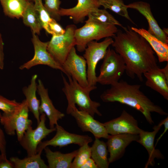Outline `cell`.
<instances>
[{
	"label": "cell",
	"instance_id": "6da1fadb",
	"mask_svg": "<svg viewBox=\"0 0 168 168\" xmlns=\"http://www.w3.org/2000/svg\"><path fill=\"white\" fill-rule=\"evenodd\" d=\"M123 30H118L111 45L124 61L127 75L132 78L136 76L142 82L144 73L158 67L155 53L147 41L131 27Z\"/></svg>",
	"mask_w": 168,
	"mask_h": 168
},
{
	"label": "cell",
	"instance_id": "7a4b0ae2",
	"mask_svg": "<svg viewBox=\"0 0 168 168\" xmlns=\"http://www.w3.org/2000/svg\"><path fill=\"white\" fill-rule=\"evenodd\" d=\"M139 84H130L123 80L111 85L100 96L105 102H118L128 105L141 112L151 125L154 123L152 112L162 115L168 114L159 106L152 102L140 90Z\"/></svg>",
	"mask_w": 168,
	"mask_h": 168
},
{
	"label": "cell",
	"instance_id": "3957f363",
	"mask_svg": "<svg viewBox=\"0 0 168 168\" xmlns=\"http://www.w3.org/2000/svg\"><path fill=\"white\" fill-rule=\"evenodd\" d=\"M61 75L63 84L62 90L68 101L66 110L77 104L80 110L88 113L93 117L95 114L101 116L102 114L98 110L100 104L90 98V93L92 91L82 87L70 75L67 76L68 81L62 73Z\"/></svg>",
	"mask_w": 168,
	"mask_h": 168
},
{
	"label": "cell",
	"instance_id": "277c9868",
	"mask_svg": "<svg viewBox=\"0 0 168 168\" xmlns=\"http://www.w3.org/2000/svg\"><path fill=\"white\" fill-rule=\"evenodd\" d=\"M118 30L116 26L114 25L86 21L83 26L77 28L75 31L77 49L79 52H83L90 42L113 37Z\"/></svg>",
	"mask_w": 168,
	"mask_h": 168
},
{
	"label": "cell",
	"instance_id": "5b68a950",
	"mask_svg": "<svg viewBox=\"0 0 168 168\" xmlns=\"http://www.w3.org/2000/svg\"><path fill=\"white\" fill-rule=\"evenodd\" d=\"M29 111L25 99L12 112L3 113L0 118V123L3 126L6 133L13 136L16 132L18 142L28 128L32 124V121L29 118Z\"/></svg>",
	"mask_w": 168,
	"mask_h": 168
},
{
	"label": "cell",
	"instance_id": "8992f818",
	"mask_svg": "<svg viewBox=\"0 0 168 168\" xmlns=\"http://www.w3.org/2000/svg\"><path fill=\"white\" fill-rule=\"evenodd\" d=\"M103 59L97 82L102 85L111 86L119 81L125 71L126 65L119 54L109 47Z\"/></svg>",
	"mask_w": 168,
	"mask_h": 168
},
{
	"label": "cell",
	"instance_id": "52a82bcc",
	"mask_svg": "<svg viewBox=\"0 0 168 168\" xmlns=\"http://www.w3.org/2000/svg\"><path fill=\"white\" fill-rule=\"evenodd\" d=\"M113 41L111 37H109L100 42L93 40L87 44L83 57L86 61L87 78L90 86H96L97 83L96 67L98 62L103 58L108 48Z\"/></svg>",
	"mask_w": 168,
	"mask_h": 168
},
{
	"label": "cell",
	"instance_id": "ba28073f",
	"mask_svg": "<svg viewBox=\"0 0 168 168\" xmlns=\"http://www.w3.org/2000/svg\"><path fill=\"white\" fill-rule=\"evenodd\" d=\"M77 29L73 24L67 26L62 35H52L49 41L47 50L54 59L62 66L70 51L76 45L75 32Z\"/></svg>",
	"mask_w": 168,
	"mask_h": 168
},
{
	"label": "cell",
	"instance_id": "9c48e42d",
	"mask_svg": "<svg viewBox=\"0 0 168 168\" xmlns=\"http://www.w3.org/2000/svg\"><path fill=\"white\" fill-rule=\"evenodd\" d=\"M62 66L65 74L71 76L84 88L92 91L97 88L96 86H91L89 85L86 61L83 57L77 54L74 47L70 51Z\"/></svg>",
	"mask_w": 168,
	"mask_h": 168
},
{
	"label": "cell",
	"instance_id": "30bf717a",
	"mask_svg": "<svg viewBox=\"0 0 168 168\" xmlns=\"http://www.w3.org/2000/svg\"><path fill=\"white\" fill-rule=\"evenodd\" d=\"M46 115L43 113L40 116V121L35 129L30 126L19 142L22 147L26 151L27 156L36 154L39 144L42 140L51 133L56 131L55 128H48L45 125Z\"/></svg>",
	"mask_w": 168,
	"mask_h": 168
},
{
	"label": "cell",
	"instance_id": "8fae6325",
	"mask_svg": "<svg viewBox=\"0 0 168 168\" xmlns=\"http://www.w3.org/2000/svg\"><path fill=\"white\" fill-rule=\"evenodd\" d=\"M32 35L31 41L34 49V55L31 59L21 65L19 69H29L35 66L43 65L54 69L60 70L65 74L62 66L54 59L48 51L47 46L49 41L42 42L36 34L32 32Z\"/></svg>",
	"mask_w": 168,
	"mask_h": 168
},
{
	"label": "cell",
	"instance_id": "7c38bea8",
	"mask_svg": "<svg viewBox=\"0 0 168 168\" xmlns=\"http://www.w3.org/2000/svg\"><path fill=\"white\" fill-rule=\"evenodd\" d=\"M55 128L56 133L54 136L50 140L41 142L37 147V153H42L44 148L49 146L62 147L75 144L80 147L92 141V138L89 136L70 133L58 124Z\"/></svg>",
	"mask_w": 168,
	"mask_h": 168
},
{
	"label": "cell",
	"instance_id": "4fadbf2b",
	"mask_svg": "<svg viewBox=\"0 0 168 168\" xmlns=\"http://www.w3.org/2000/svg\"><path fill=\"white\" fill-rule=\"evenodd\" d=\"M75 119L78 126L83 132H89L95 138L108 139L110 135L108 133L103 123L95 120L88 113L78 109L76 106L66 110Z\"/></svg>",
	"mask_w": 168,
	"mask_h": 168
},
{
	"label": "cell",
	"instance_id": "5bb4252c",
	"mask_svg": "<svg viewBox=\"0 0 168 168\" xmlns=\"http://www.w3.org/2000/svg\"><path fill=\"white\" fill-rule=\"evenodd\" d=\"M103 124L110 135L123 133L138 135L142 130L139 127L137 120L124 110L119 116Z\"/></svg>",
	"mask_w": 168,
	"mask_h": 168
},
{
	"label": "cell",
	"instance_id": "9a60e30c",
	"mask_svg": "<svg viewBox=\"0 0 168 168\" xmlns=\"http://www.w3.org/2000/svg\"><path fill=\"white\" fill-rule=\"evenodd\" d=\"M38 82L37 91L40 98V113L45 114L49 120L50 128H54L55 125L58 124V121L65 117V114L55 108L49 96L48 89L42 81L38 79Z\"/></svg>",
	"mask_w": 168,
	"mask_h": 168
},
{
	"label": "cell",
	"instance_id": "2e32d148",
	"mask_svg": "<svg viewBox=\"0 0 168 168\" xmlns=\"http://www.w3.org/2000/svg\"><path fill=\"white\" fill-rule=\"evenodd\" d=\"M146 78V85L158 92L168 100V63L161 69L158 66L143 74Z\"/></svg>",
	"mask_w": 168,
	"mask_h": 168
},
{
	"label": "cell",
	"instance_id": "e0dca14e",
	"mask_svg": "<svg viewBox=\"0 0 168 168\" xmlns=\"http://www.w3.org/2000/svg\"><path fill=\"white\" fill-rule=\"evenodd\" d=\"M138 138V135L130 133L110 135L106 142L110 153L108 158L110 163L121 158L126 147L132 142L137 141Z\"/></svg>",
	"mask_w": 168,
	"mask_h": 168
},
{
	"label": "cell",
	"instance_id": "ac0fdd59",
	"mask_svg": "<svg viewBox=\"0 0 168 168\" xmlns=\"http://www.w3.org/2000/svg\"><path fill=\"white\" fill-rule=\"evenodd\" d=\"M100 7L97 0H77L76 5L72 8H60L59 14L61 16H69L77 24L83 22L90 13Z\"/></svg>",
	"mask_w": 168,
	"mask_h": 168
},
{
	"label": "cell",
	"instance_id": "d6986e66",
	"mask_svg": "<svg viewBox=\"0 0 168 168\" xmlns=\"http://www.w3.org/2000/svg\"><path fill=\"white\" fill-rule=\"evenodd\" d=\"M128 8L135 9L147 20L149 25L148 31L162 42L168 43V38L160 28L153 15L149 3L142 1L135 2L126 5Z\"/></svg>",
	"mask_w": 168,
	"mask_h": 168
},
{
	"label": "cell",
	"instance_id": "ffe728a7",
	"mask_svg": "<svg viewBox=\"0 0 168 168\" xmlns=\"http://www.w3.org/2000/svg\"><path fill=\"white\" fill-rule=\"evenodd\" d=\"M163 125L162 121L157 125L153 127L152 132L146 131L142 130L139 134V138L137 142L142 145L146 149L148 154V158L145 165V168L148 166L155 165V159H164V157L159 150L155 148L154 139L156 135Z\"/></svg>",
	"mask_w": 168,
	"mask_h": 168
},
{
	"label": "cell",
	"instance_id": "44dd1931",
	"mask_svg": "<svg viewBox=\"0 0 168 168\" xmlns=\"http://www.w3.org/2000/svg\"><path fill=\"white\" fill-rule=\"evenodd\" d=\"M131 28L147 41L156 53L160 62L168 61V44L162 42L145 29L134 27Z\"/></svg>",
	"mask_w": 168,
	"mask_h": 168
},
{
	"label": "cell",
	"instance_id": "7402d4cb",
	"mask_svg": "<svg viewBox=\"0 0 168 168\" xmlns=\"http://www.w3.org/2000/svg\"><path fill=\"white\" fill-rule=\"evenodd\" d=\"M44 150L49 168H71L72 162L78 150L67 153L53 152L47 147Z\"/></svg>",
	"mask_w": 168,
	"mask_h": 168
},
{
	"label": "cell",
	"instance_id": "603a6c76",
	"mask_svg": "<svg viewBox=\"0 0 168 168\" xmlns=\"http://www.w3.org/2000/svg\"><path fill=\"white\" fill-rule=\"evenodd\" d=\"M37 77V74L33 75L31 77L30 84L27 86L23 88L22 92L26 97L25 100L29 110L33 114L38 124L40 121L39 108L40 100L38 99L36 95Z\"/></svg>",
	"mask_w": 168,
	"mask_h": 168
},
{
	"label": "cell",
	"instance_id": "cb8c5ba5",
	"mask_svg": "<svg viewBox=\"0 0 168 168\" xmlns=\"http://www.w3.org/2000/svg\"><path fill=\"white\" fill-rule=\"evenodd\" d=\"M95 138L91 147V158L98 168H108L110 163L108 158V151L106 143L99 138Z\"/></svg>",
	"mask_w": 168,
	"mask_h": 168
},
{
	"label": "cell",
	"instance_id": "d4e9b609",
	"mask_svg": "<svg viewBox=\"0 0 168 168\" xmlns=\"http://www.w3.org/2000/svg\"><path fill=\"white\" fill-rule=\"evenodd\" d=\"M41 153L38 152L22 159L12 157L10 161L13 165L14 168H48V166L41 158Z\"/></svg>",
	"mask_w": 168,
	"mask_h": 168
},
{
	"label": "cell",
	"instance_id": "484cf974",
	"mask_svg": "<svg viewBox=\"0 0 168 168\" xmlns=\"http://www.w3.org/2000/svg\"><path fill=\"white\" fill-rule=\"evenodd\" d=\"M24 24L30 27L32 32L40 35L43 28L35 9L34 3L28 2L22 17Z\"/></svg>",
	"mask_w": 168,
	"mask_h": 168
},
{
	"label": "cell",
	"instance_id": "4316f807",
	"mask_svg": "<svg viewBox=\"0 0 168 168\" xmlns=\"http://www.w3.org/2000/svg\"><path fill=\"white\" fill-rule=\"evenodd\" d=\"M5 15L10 18H22L27 4L16 0H0Z\"/></svg>",
	"mask_w": 168,
	"mask_h": 168
},
{
	"label": "cell",
	"instance_id": "83f0119b",
	"mask_svg": "<svg viewBox=\"0 0 168 168\" xmlns=\"http://www.w3.org/2000/svg\"><path fill=\"white\" fill-rule=\"evenodd\" d=\"M87 16V21L118 26L123 29L125 27L105 9L98 8L90 13Z\"/></svg>",
	"mask_w": 168,
	"mask_h": 168
},
{
	"label": "cell",
	"instance_id": "f1b7e54d",
	"mask_svg": "<svg viewBox=\"0 0 168 168\" xmlns=\"http://www.w3.org/2000/svg\"><path fill=\"white\" fill-rule=\"evenodd\" d=\"M100 6L105 9H109L119 15L123 16L135 24L130 17L126 5L123 0H97Z\"/></svg>",
	"mask_w": 168,
	"mask_h": 168
},
{
	"label": "cell",
	"instance_id": "f546056e",
	"mask_svg": "<svg viewBox=\"0 0 168 168\" xmlns=\"http://www.w3.org/2000/svg\"><path fill=\"white\" fill-rule=\"evenodd\" d=\"M89 143L80 146L72 161L71 168H80L81 166L91 157V147Z\"/></svg>",
	"mask_w": 168,
	"mask_h": 168
},
{
	"label": "cell",
	"instance_id": "4dcf8cb0",
	"mask_svg": "<svg viewBox=\"0 0 168 168\" xmlns=\"http://www.w3.org/2000/svg\"><path fill=\"white\" fill-rule=\"evenodd\" d=\"M34 3L40 23L47 32L48 24L52 18L44 7L42 0H35Z\"/></svg>",
	"mask_w": 168,
	"mask_h": 168
},
{
	"label": "cell",
	"instance_id": "1f68e13d",
	"mask_svg": "<svg viewBox=\"0 0 168 168\" xmlns=\"http://www.w3.org/2000/svg\"><path fill=\"white\" fill-rule=\"evenodd\" d=\"M61 3L60 0H44L43 4L51 17L56 21H59L61 19L59 12Z\"/></svg>",
	"mask_w": 168,
	"mask_h": 168
},
{
	"label": "cell",
	"instance_id": "d6a6232c",
	"mask_svg": "<svg viewBox=\"0 0 168 168\" xmlns=\"http://www.w3.org/2000/svg\"><path fill=\"white\" fill-rule=\"evenodd\" d=\"M20 104L15 100H10L0 95V110L3 113L12 112Z\"/></svg>",
	"mask_w": 168,
	"mask_h": 168
},
{
	"label": "cell",
	"instance_id": "836d02e7",
	"mask_svg": "<svg viewBox=\"0 0 168 168\" xmlns=\"http://www.w3.org/2000/svg\"><path fill=\"white\" fill-rule=\"evenodd\" d=\"M65 31L57 21L52 19L49 23L47 33L52 35L59 36L63 35Z\"/></svg>",
	"mask_w": 168,
	"mask_h": 168
},
{
	"label": "cell",
	"instance_id": "e575fe53",
	"mask_svg": "<svg viewBox=\"0 0 168 168\" xmlns=\"http://www.w3.org/2000/svg\"><path fill=\"white\" fill-rule=\"evenodd\" d=\"M0 168H14L12 163L7 159L6 153L0 154Z\"/></svg>",
	"mask_w": 168,
	"mask_h": 168
},
{
	"label": "cell",
	"instance_id": "d590c367",
	"mask_svg": "<svg viewBox=\"0 0 168 168\" xmlns=\"http://www.w3.org/2000/svg\"><path fill=\"white\" fill-rule=\"evenodd\" d=\"M2 114L0 112V118ZM7 142L4 133L0 127V151L1 153H6Z\"/></svg>",
	"mask_w": 168,
	"mask_h": 168
},
{
	"label": "cell",
	"instance_id": "8d00e7d4",
	"mask_svg": "<svg viewBox=\"0 0 168 168\" xmlns=\"http://www.w3.org/2000/svg\"><path fill=\"white\" fill-rule=\"evenodd\" d=\"M4 43L1 34L0 33V69H3L4 67Z\"/></svg>",
	"mask_w": 168,
	"mask_h": 168
},
{
	"label": "cell",
	"instance_id": "74e56055",
	"mask_svg": "<svg viewBox=\"0 0 168 168\" xmlns=\"http://www.w3.org/2000/svg\"><path fill=\"white\" fill-rule=\"evenodd\" d=\"M80 168H98L94 161L91 157L88 159Z\"/></svg>",
	"mask_w": 168,
	"mask_h": 168
},
{
	"label": "cell",
	"instance_id": "f35d334b",
	"mask_svg": "<svg viewBox=\"0 0 168 168\" xmlns=\"http://www.w3.org/2000/svg\"><path fill=\"white\" fill-rule=\"evenodd\" d=\"M162 122V124L164 126V130L163 132L161 134L160 136L157 139L155 146L156 145L157 143L161 139V137L165 134L168 129V116L164 119L161 120Z\"/></svg>",
	"mask_w": 168,
	"mask_h": 168
},
{
	"label": "cell",
	"instance_id": "ab89813d",
	"mask_svg": "<svg viewBox=\"0 0 168 168\" xmlns=\"http://www.w3.org/2000/svg\"><path fill=\"white\" fill-rule=\"evenodd\" d=\"M162 30L165 34L167 36L168 35V28H163V29H162Z\"/></svg>",
	"mask_w": 168,
	"mask_h": 168
},
{
	"label": "cell",
	"instance_id": "60d3db41",
	"mask_svg": "<svg viewBox=\"0 0 168 168\" xmlns=\"http://www.w3.org/2000/svg\"><path fill=\"white\" fill-rule=\"evenodd\" d=\"M16 0L22 3H23L26 4H27L28 2L26 0Z\"/></svg>",
	"mask_w": 168,
	"mask_h": 168
},
{
	"label": "cell",
	"instance_id": "b9f144b4",
	"mask_svg": "<svg viewBox=\"0 0 168 168\" xmlns=\"http://www.w3.org/2000/svg\"><path fill=\"white\" fill-rule=\"evenodd\" d=\"M27 1L29 2H34L35 0H26Z\"/></svg>",
	"mask_w": 168,
	"mask_h": 168
}]
</instances>
